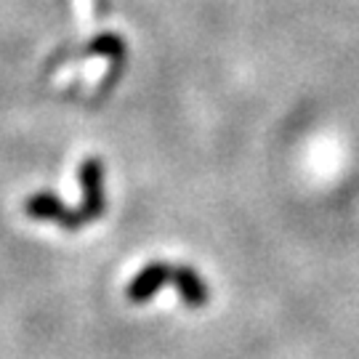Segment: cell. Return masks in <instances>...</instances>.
I'll use <instances>...</instances> for the list:
<instances>
[{
  "instance_id": "6da1fadb",
  "label": "cell",
  "mask_w": 359,
  "mask_h": 359,
  "mask_svg": "<svg viewBox=\"0 0 359 359\" xmlns=\"http://www.w3.org/2000/svg\"><path fill=\"white\" fill-rule=\"evenodd\" d=\"M80 184H83V205L77 210H67L62 200H56L53 194H35L27 200V213L32 218H46L56 221L65 229H77L83 224H88L90 218H96L104 208L102 197V163L88 160L80 170Z\"/></svg>"
},
{
  "instance_id": "7a4b0ae2",
  "label": "cell",
  "mask_w": 359,
  "mask_h": 359,
  "mask_svg": "<svg viewBox=\"0 0 359 359\" xmlns=\"http://www.w3.org/2000/svg\"><path fill=\"white\" fill-rule=\"evenodd\" d=\"M163 285H173V266L154 261L133 277V283L128 285V298L133 304H147Z\"/></svg>"
},
{
  "instance_id": "3957f363",
  "label": "cell",
  "mask_w": 359,
  "mask_h": 359,
  "mask_svg": "<svg viewBox=\"0 0 359 359\" xmlns=\"http://www.w3.org/2000/svg\"><path fill=\"white\" fill-rule=\"evenodd\" d=\"M173 285L179 290L181 301L189 309H200L208 304V285L192 266H179L173 269Z\"/></svg>"
}]
</instances>
